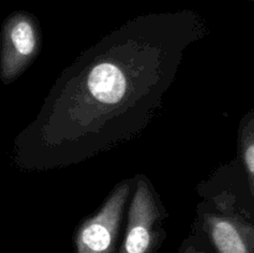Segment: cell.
<instances>
[{
  "mask_svg": "<svg viewBox=\"0 0 254 253\" xmlns=\"http://www.w3.org/2000/svg\"><path fill=\"white\" fill-rule=\"evenodd\" d=\"M192 10L140 15L84 50L17 134L24 171L68 168L140 135L156 117L185 52L205 37Z\"/></svg>",
  "mask_w": 254,
  "mask_h": 253,
  "instance_id": "1",
  "label": "cell"
},
{
  "mask_svg": "<svg viewBox=\"0 0 254 253\" xmlns=\"http://www.w3.org/2000/svg\"><path fill=\"white\" fill-rule=\"evenodd\" d=\"M165 217L150 181L140 175L129 205L126 235L118 253H159L165 238Z\"/></svg>",
  "mask_w": 254,
  "mask_h": 253,
  "instance_id": "2",
  "label": "cell"
},
{
  "mask_svg": "<svg viewBox=\"0 0 254 253\" xmlns=\"http://www.w3.org/2000/svg\"><path fill=\"white\" fill-rule=\"evenodd\" d=\"M40 21L31 12L19 10L4 20L0 32V79L10 84L19 78L40 54Z\"/></svg>",
  "mask_w": 254,
  "mask_h": 253,
  "instance_id": "3",
  "label": "cell"
},
{
  "mask_svg": "<svg viewBox=\"0 0 254 253\" xmlns=\"http://www.w3.org/2000/svg\"><path fill=\"white\" fill-rule=\"evenodd\" d=\"M130 191L131 180L119 183L101 210L78 226L74 232L76 253H116L122 218Z\"/></svg>",
  "mask_w": 254,
  "mask_h": 253,
  "instance_id": "4",
  "label": "cell"
},
{
  "mask_svg": "<svg viewBox=\"0 0 254 253\" xmlns=\"http://www.w3.org/2000/svg\"><path fill=\"white\" fill-rule=\"evenodd\" d=\"M203 237L213 253H254V227L227 213L201 217Z\"/></svg>",
  "mask_w": 254,
  "mask_h": 253,
  "instance_id": "5",
  "label": "cell"
},
{
  "mask_svg": "<svg viewBox=\"0 0 254 253\" xmlns=\"http://www.w3.org/2000/svg\"><path fill=\"white\" fill-rule=\"evenodd\" d=\"M241 153L254 192V117L248 118L241 130Z\"/></svg>",
  "mask_w": 254,
  "mask_h": 253,
  "instance_id": "6",
  "label": "cell"
},
{
  "mask_svg": "<svg viewBox=\"0 0 254 253\" xmlns=\"http://www.w3.org/2000/svg\"><path fill=\"white\" fill-rule=\"evenodd\" d=\"M179 253H213L210 246L202 242L201 238H188L183 242L181 247L179 248Z\"/></svg>",
  "mask_w": 254,
  "mask_h": 253,
  "instance_id": "7",
  "label": "cell"
}]
</instances>
